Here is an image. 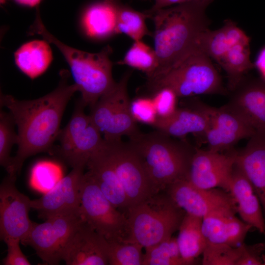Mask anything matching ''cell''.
<instances>
[{
  "label": "cell",
  "instance_id": "cell-1",
  "mask_svg": "<svg viewBox=\"0 0 265 265\" xmlns=\"http://www.w3.org/2000/svg\"><path fill=\"white\" fill-rule=\"evenodd\" d=\"M57 87L36 99L19 100L11 95L0 94V106L8 109L18 128V149L8 174L16 175L25 161L33 155L53 152L66 107L78 91L76 84H68L67 71H61Z\"/></svg>",
  "mask_w": 265,
  "mask_h": 265
},
{
  "label": "cell",
  "instance_id": "cell-2",
  "mask_svg": "<svg viewBox=\"0 0 265 265\" xmlns=\"http://www.w3.org/2000/svg\"><path fill=\"white\" fill-rule=\"evenodd\" d=\"M211 3L193 0L147 13L154 24L152 36L159 62L150 80L165 73L193 53L202 51L203 35L210 29L206 10Z\"/></svg>",
  "mask_w": 265,
  "mask_h": 265
},
{
  "label": "cell",
  "instance_id": "cell-3",
  "mask_svg": "<svg viewBox=\"0 0 265 265\" xmlns=\"http://www.w3.org/2000/svg\"><path fill=\"white\" fill-rule=\"evenodd\" d=\"M140 159L154 194L186 178L196 148L185 139L171 137L156 130L140 132L129 141Z\"/></svg>",
  "mask_w": 265,
  "mask_h": 265
},
{
  "label": "cell",
  "instance_id": "cell-4",
  "mask_svg": "<svg viewBox=\"0 0 265 265\" xmlns=\"http://www.w3.org/2000/svg\"><path fill=\"white\" fill-rule=\"evenodd\" d=\"M30 33L41 35L47 42L55 45L68 63L80 100L90 108L110 91L116 82L112 75V62L110 58L112 49L109 45L96 53H87L69 47L56 39L46 28L36 8V18L29 29Z\"/></svg>",
  "mask_w": 265,
  "mask_h": 265
},
{
  "label": "cell",
  "instance_id": "cell-5",
  "mask_svg": "<svg viewBox=\"0 0 265 265\" xmlns=\"http://www.w3.org/2000/svg\"><path fill=\"white\" fill-rule=\"evenodd\" d=\"M186 213L164 191L154 194L128 210L124 242L146 248L169 238L179 230Z\"/></svg>",
  "mask_w": 265,
  "mask_h": 265
},
{
  "label": "cell",
  "instance_id": "cell-6",
  "mask_svg": "<svg viewBox=\"0 0 265 265\" xmlns=\"http://www.w3.org/2000/svg\"><path fill=\"white\" fill-rule=\"evenodd\" d=\"M173 90L178 98L224 93L222 80L211 58L197 51L165 73L147 80L140 95H149L162 88Z\"/></svg>",
  "mask_w": 265,
  "mask_h": 265
},
{
  "label": "cell",
  "instance_id": "cell-7",
  "mask_svg": "<svg viewBox=\"0 0 265 265\" xmlns=\"http://www.w3.org/2000/svg\"><path fill=\"white\" fill-rule=\"evenodd\" d=\"M132 73L131 70L126 72L115 86L90 107L89 115L107 141H119L123 136L131 138L141 132L132 113L128 91Z\"/></svg>",
  "mask_w": 265,
  "mask_h": 265
},
{
  "label": "cell",
  "instance_id": "cell-8",
  "mask_svg": "<svg viewBox=\"0 0 265 265\" xmlns=\"http://www.w3.org/2000/svg\"><path fill=\"white\" fill-rule=\"evenodd\" d=\"M86 106L80 100L66 126L60 130L57 139L56 155L72 168H86L90 157L105 143L102 133L84 111Z\"/></svg>",
  "mask_w": 265,
  "mask_h": 265
},
{
  "label": "cell",
  "instance_id": "cell-9",
  "mask_svg": "<svg viewBox=\"0 0 265 265\" xmlns=\"http://www.w3.org/2000/svg\"><path fill=\"white\" fill-rule=\"evenodd\" d=\"M80 213L83 219L108 241H125L127 215L108 200L88 171L82 178Z\"/></svg>",
  "mask_w": 265,
  "mask_h": 265
},
{
  "label": "cell",
  "instance_id": "cell-10",
  "mask_svg": "<svg viewBox=\"0 0 265 265\" xmlns=\"http://www.w3.org/2000/svg\"><path fill=\"white\" fill-rule=\"evenodd\" d=\"M83 221L80 214L50 217L40 224L34 223L23 243L30 245L45 264L58 265L62 261L67 244Z\"/></svg>",
  "mask_w": 265,
  "mask_h": 265
},
{
  "label": "cell",
  "instance_id": "cell-11",
  "mask_svg": "<svg viewBox=\"0 0 265 265\" xmlns=\"http://www.w3.org/2000/svg\"><path fill=\"white\" fill-rule=\"evenodd\" d=\"M164 191L186 213L204 218L214 213H236L237 206L229 192L196 187L183 179L169 185Z\"/></svg>",
  "mask_w": 265,
  "mask_h": 265
},
{
  "label": "cell",
  "instance_id": "cell-12",
  "mask_svg": "<svg viewBox=\"0 0 265 265\" xmlns=\"http://www.w3.org/2000/svg\"><path fill=\"white\" fill-rule=\"evenodd\" d=\"M106 142L114 168L125 192L129 210L154 194L150 181L129 142L121 140Z\"/></svg>",
  "mask_w": 265,
  "mask_h": 265
},
{
  "label": "cell",
  "instance_id": "cell-13",
  "mask_svg": "<svg viewBox=\"0 0 265 265\" xmlns=\"http://www.w3.org/2000/svg\"><path fill=\"white\" fill-rule=\"evenodd\" d=\"M16 180V175L8 174L0 185V238L23 243L34 223L29 217L31 200L17 189Z\"/></svg>",
  "mask_w": 265,
  "mask_h": 265
},
{
  "label": "cell",
  "instance_id": "cell-14",
  "mask_svg": "<svg viewBox=\"0 0 265 265\" xmlns=\"http://www.w3.org/2000/svg\"><path fill=\"white\" fill-rule=\"evenodd\" d=\"M84 167L72 168L40 198L31 200V209L38 216L50 217L80 214L81 188Z\"/></svg>",
  "mask_w": 265,
  "mask_h": 265
},
{
  "label": "cell",
  "instance_id": "cell-15",
  "mask_svg": "<svg viewBox=\"0 0 265 265\" xmlns=\"http://www.w3.org/2000/svg\"><path fill=\"white\" fill-rule=\"evenodd\" d=\"M236 161V152L222 154L196 148L186 179L194 186L204 189L218 188L229 192Z\"/></svg>",
  "mask_w": 265,
  "mask_h": 265
},
{
  "label": "cell",
  "instance_id": "cell-16",
  "mask_svg": "<svg viewBox=\"0 0 265 265\" xmlns=\"http://www.w3.org/2000/svg\"><path fill=\"white\" fill-rule=\"evenodd\" d=\"M206 107L210 118V127L204 135L208 149L220 152L231 148L242 139L249 138L256 132L225 106L220 108Z\"/></svg>",
  "mask_w": 265,
  "mask_h": 265
},
{
  "label": "cell",
  "instance_id": "cell-17",
  "mask_svg": "<svg viewBox=\"0 0 265 265\" xmlns=\"http://www.w3.org/2000/svg\"><path fill=\"white\" fill-rule=\"evenodd\" d=\"M108 243L84 220L64 250L62 261L67 265H108Z\"/></svg>",
  "mask_w": 265,
  "mask_h": 265
},
{
  "label": "cell",
  "instance_id": "cell-18",
  "mask_svg": "<svg viewBox=\"0 0 265 265\" xmlns=\"http://www.w3.org/2000/svg\"><path fill=\"white\" fill-rule=\"evenodd\" d=\"M232 91L233 93L225 106L256 132L265 131V81L243 80Z\"/></svg>",
  "mask_w": 265,
  "mask_h": 265
},
{
  "label": "cell",
  "instance_id": "cell-19",
  "mask_svg": "<svg viewBox=\"0 0 265 265\" xmlns=\"http://www.w3.org/2000/svg\"><path fill=\"white\" fill-rule=\"evenodd\" d=\"M86 168L105 196L126 214L129 210L127 196L111 162L106 140L102 148L90 157Z\"/></svg>",
  "mask_w": 265,
  "mask_h": 265
},
{
  "label": "cell",
  "instance_id": "cell-20",
  "mask_svg": "<svg viewBox=\"0 0 265 265\" xmlns=\"http://www.w3.org/2000/svg\"><path fill=\"white\" fill-rule=\"evenodd\" d=\"M194 101L191 107H177L168 117L157 118L153 127L176 138L185 139L189 133L204 135L210 127V116L206 106Z\"/></svg>",
  "mask_w": 265,
  "mask_h": 265
},
{
  "label": "cell",
  "instance_id": "cell-21",
  "mask_svg": "<svg viewBox=\"0 0 265 265\" xmlns=\"http://www.w3.org/2000/svg\"><path fill=\"white\" fill-rule=\"evenodd\" d=\"M229 192L242 220L265 234V218L259 197L248 178L236 163L230 181Z\"/></svg>",
  "mask_w": 265,
  "mask_h": 265
},
{
  "label": "cell",
  "instance_id": "cell-22",
  "mask_svg": "<svg viewBox=\"0 0 265 265\" xmlns=\"http://www.w3.org/2000/svg\"><path fill=\"white\" fill-rule=\"evenodd\" d=\"M236 164L248 178L265 215V131H257L245 146L236 152Z\"/></svg>",
  "mask_w": 265,
  "mask_h": 265
},
{
  "label": "cell",
  "instance_id": "cell-23",
  "mask_svg": "<svg viewBox=\"0 0 265 265\" xmlns=\"http://www.w3.org/2000/svg\"><path fill=\"white\" fill-rule=\"evenodd\" d=\"M236 213L219 212L202 219V229L208 243L238 246L252 226L238 219Z\"/></svg>",
  "mask_w": 265,
  "mask_h": 265
},
{
  "label": "cell",
  "instance_id": "cell-24",
  "mask_svg": "<svg viewBox=\"0 0 265 265\" xmlns=\"http://www.w3.org/2000/svg\"><path fill=\"white\" fill-rule=\"evenodd\" d=\"M82 28L89 37L104 40L116 34V0H96L87 4L81 16Z\"/></svg>",
  "mask_w": 265,
  "mask_h": 265
},
{
  "label": "cell",
  "instance_id": "cell-25",
  "mask_svg": "<svg viewBox=\"0 0 265 265\" xmlns=\"http://www.w3.org/2000/svg\"><path fill=\"white\" fill-rule=\"evenodd\" d=\"M250 40V38L235 22L227 19L219 29H209L205 32L201 50L218 63L234 46L239 44H249Z\"/></svg>",
  "mask_w": 265,
  "mask_h": 265
},
{
  "label": "cell",
  "instance_id": "cell-26",
  "mask_svg": "<svg viewBox=\"0 0 265 265\" xmlns=\"http://www.w3.org/2000/svg\"><path fill=\"white\" fill-rule=\"evenodd\" d=\"M18 68L33 79L48 69L53 60L51 49L46 40H35L22 45L14 53Z\"/></svg>",
  "mask_w": 265,
  "mask_h": 265
},
{
  "label": "cell",
  "instance_id": "cell-27",
  "mask_svg": "<svg viewBox=\"0 0 265 265\" xmlns=\"http://www.w3.org/2000/svg\"><path fill=\"white\" fill-rule=\"evenodd\" d=\"M201 217L186 213L177 238L181 255L186 265H192L202 254L208 242L202 229Z\"/></svg>",
  "mask_w": 265,
  "mask_h": 265
},
{
  "label": "cell",
  "instance_id": "cell-28",
  "mask_svg": "<svg viewBox=\"0 0 265 265\" xmlns=\"http://www.w3.org/2000/svg\"><path fill=\"white\" fill-rule=\"evenodd\" d=\"M249 44L234 46L224 55L218 64L226 72L228 89L233 91L244 80V76L255 67L250 58Z\"/></svg>",
  "mask_w": 265,
  "mask_h": 265
},
{
  "label": "cell",
  "instance_id": "cell-29",
  "mask_svg": "<svg viewBox=\"0 0 265 265\" xmlns=\"http://www.w3.org/2000/svg\"><path fill=\"white\" fill-rule=\"evenodd\" d=\"M116 32L123 33L133 41L141 40L145 36H153L146 24L149 15L140 12L124 3L122 0H116Z\"/></svg>",
  "mask_w": 265,
  "mask_h": 265
},
{
  "label": "cell",
  "instance_id": "cell-30",
  "mask_svg": "<svg viewBox=\"0 0 265 265\" xmlns=\"http://www.w3.org/2000/svg\"><path fill=\"white\" fill-rule=\"evenodd\" d=\"M117 63L142 71L145 74L147 80L154 77L159 66L155 49L142 40L134 41L123 58Z\"/></svg>",
  "mask_w": 265,
  "mask_h": 265
},
{
  "label": "cell",
  "instance_id": "cell-31",
  "mask_svg": "<svg viewBox=\"0 0 265 265\" xmlns=\"http://www.w3.org/2000/svg\"><path fill=\"white\" fill-rule=\"evenodd\" d=\"M145 249L142 265H186L175 237Z\"/></svg>",
  "mask_w": 265,
  "mask_h": 265
},
{
  "label": "cell",
  "instance_id": "cell-32",
  "mask_svg": "<svg viewBox=\"0 0 265 265\" xmlns=\"http://www.w3.org/2000/svg\"><path fill=\"white\" fill-rule=\"evenodd\" d=\"M109 265H142L143 248L137 243L108 241Z\"/></svg>",
  "mask_w": 265,
  "mask_h": 265
},
{
  "label": "cell",
  "instance_id": "cell-33",
  "mask_svg": "<svg viewBox=\"0 0 265 265\" xmlns=\"http://www.w3.org/2000/svg\"><path fill=\"white\" fill-rule=\"evenodd\" d=\"M62 176L61 168L57 163L49 160H41L33 166L30 181L34 187L47 192L62 178Z\"/></svg>",
  "mask_w": 265,
  "mask_h": 265
},
{
  "label": "cell",
  "instance_id": "cell-34",
  "mask_svg": "<svg viewBox=\"0 0 265 265\" xmlns=\"http://www.w3.org/2000/svg\"><path fill=\"white\" fill-rule=\"evenodd\" d=\"M14 119L9 112L0 110V164L8 172L10 169L12 157L11 150L14 144H17L18 133L14 129Z\"/></svg>",
  "mask_w": 265,
  "mask_h": 265
},
{
  "label": "cell",
  "instance_id": "cell-35",
  "mask_svg": "<svg viewBox=\"0 0 265 265\" xmlns=\"http://www.w3.org/2000/svg\"><path fill=\"white\" fill-rule=\"evenodd\" d=\"M244 243L238 246L208 243L202 255L204 265H236Z\"/></svg>",
  "mask_w": 265,
  "mask_h": 265
},
{
  "label": "cell",
  "instance_id": "cell-36",
  "mask_svg": "<svg viewBox=\"0 0 265 265\" xmlns=\"http://www.w3.org/2000/svg\"><path fill=\"white\" fill-rule=\"evenodd\" d=\"M132 115L136 122H140L153 126L158 115L151 97L140 95L131 101Z\"/></svg>",
  "mask_w": 265,
  "mask_h": 265
},
{
  "label": "cell",
  "instance_id": "cell-37",
  "mask_svg": "<svg viewBox=\"0 0 265 265\" xmlns=\"http://www.w3.org/2000/svg\"><path fill=\"white\" fill-rule=\"evenodd\" d=\"M148 96L153 100L158 118L168 117L177 108L176 104L178 97L168 88H160Z\"/></svg>",
  "mask_w": 265,
  "mask_h": 265
},
{
  "label": "cell",
  "instance_id": "cell-38",
  "mask_svg": "<svg viewBox=\"0 0 265 265\" xmlns=\"http://www.w3.org/2000/svg\"><path fill=\"white\" fill-rule=\"evenodd\" d=\"M7 247L6 256L2 259L3 265H30V263L23 253L20 246L21 240L16 238H7L3 241Z\"/></svg>",
  "mask_w": 265,
  "mask_h": 265
},
{
  "label": "cell",
  "instance_id": "cell-39",
  "mask_svg": "<svg viewBox=\"0 0 265 265\" xmlns=\"http://www.w3.org/2000/svg\"><path fill=\"white\" fill-rule=\"evenodd\" d=\"M265 243L247 245L244 243L241 255L236 265H263L262 259Z\"/></svg>",
  "mask_w": 265,
  "mask_h": 265
},
{
  "label": "cell",
  "instance_id": "cell-40",
  "mask_svg": "<svg viewBox=\"0 0 265 265\" xmlns=\"http://www.w3.org/2000/svg\"><path fill=\"white\" fill-rule=\"evenodd\" d=\"M154 3L153 6L148 10L144 11L145 12L150 13L157 10L170 7L177 4H179L193 0H154ZM212 2L213 0H203Z\"/></svg>",
  "mask_w": 265,
  "mask_h": 265
},
{
  "label": "cell",
  "instance_id": "cell-41",
  "mask_svg": "<svg viewBox=\"0 0 265 265\" xmlns=\"http://www.w3.org/2000/svg\"><path fill=\"white\" fill-rule=\"evenodd\" d=\"M254 65L265 81V47L259 52Z\"/></svg>",
  "mask_w": 265,
  "mask_h": 265
},
{
  "label": "cell",
  "instance_id": "cell-42",
  "mask_svg": "<svg viewBox=\"0 0 265 265\" xmlns=\"http://www.w3.org/2000/svg\"><path fill=\"white\" fill-rule=\"evenodd\" d=\"M17 3L27 7H37L42 0H13Z\"/></svg>",
  "mask_w": 265,
  "mask_h": 265
},
{
  "label": "cell",
  "instance_id": "cell-43",
  "mask_svg": "<svg viewBox=\"0 0 265 265\" xmlns=\"http://www.w3.org/2000/svg\"><path fill=\"white\" fill-rule=\"evenodd\" d=\"M262 262H263V265H265V254H262Z\"/></svg>",
  "mask_w": 265,
  "mask_h": 265
},
{
  "label": "cell",
  "instance_id": "cell-44",
  "mask_svg": "<svg viewBox=\"0 0 265 265\" xmlns=\"http://www.w3.org/2000/svg\"><path fill=\"white\" fill-rule=\"evenodd\" d=\"M7 0H0V3L1 4H3L6 2Z\"/></svg>",
  "mask_w": 265,
  "mask_h": 265
}]
</instances>
